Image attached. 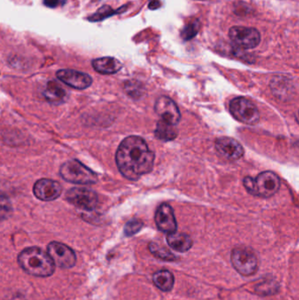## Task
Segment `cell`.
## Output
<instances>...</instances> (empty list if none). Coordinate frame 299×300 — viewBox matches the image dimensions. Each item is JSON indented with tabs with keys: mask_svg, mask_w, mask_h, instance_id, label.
<instances>
[{
	"mask_svg": "<svg viewBox=\"0 0 299 300\" xmlns=\"http://www.w3.org/2000/svg\"><path fill=\"white\" fill-rule=\"evenodd\" d=\"M154 153L141 137L132 135L120 143L116 153L119 172L129 180H138L154 168Z\"/></svg>",
	"mask_w": 299,
	"mask_h": 300,
	"instance_id": "cell-1",
	"label": "cell"
},
{
	"mask_svg": "<svg viewBox=\"0 0 299 300\" xmlns=\"http://www.w3.org/2000/svg\"><path fill=\"white\" fill-rule=\"evenodd\" d=\"M18 263L24 271L39 278L50 277L55 268L54 261L49 253L38 247L22 250L18 255Z\"/></svg>",
	"mask_w": 299,
	"mask_h": 300,
	"instance_id": "cell-2",
	"label": "cell"
},
{
	"mask_svg": "<svg viewBox=\"0 0 299 300\" xmlns=\"http://www.w3.org/2000/svg\"><path fill=\"white\" fill-rule=\"evenodd\" d=\"M243 183L250 194L261 198H269L275 195L281 185L280 178L272 171L262 172L256 178L247 177L243 180Z\"/></svg>",
	"mask_w": 299,
	"mask_h": 300,
	"instance_id": "cell-3",
	"label": "cell"
},
{
	"mask_svg": "<svg viewBox=\"0 0 299 300\" xmlns=\"http://www.w3.org/2000/svg\"><path fill=\"white\" fill-rule=\"evenodd\" d=\"M60 175L65 181L76 184H92L99 180L98 175L77 160H69L60 168Z\"/></svg>",
	"mask_w": 299,
	"mask_h": 300,
	"instance_id": "cell-4",
	"label": "cell"
},
{
	"mask_svg": "<svg viewBox=\"0 0 299 300\" xmlns=\"http://www.w3.org/2000/svg\"><path fill=\"white\" fill-rule=\"evenodd\" d=\"M231 262L240 275L249 277L258 269V259L253 250L247 247H237L232 251Z\"/></svg>",
	"mask_w": 299,
	"mask_h": 300,
	"instance_id": "cell-5",
	"label": "cell"
},
{
	"mask_svg": "<svg viewBox=\"0 0 299 300\" xmlns=\"http://www.w3.org/2000/svg\"><path fill=\"white\" fill-rule=\"evenodd\" d=\"M229 110L233 118L248 125H254L260 119V114L256 105L252 101L239 97L230 102Z\"/></svg>",
	"mask_w": 299,
	"mask_h": 300,
	"instance_id": "cell-6",
	"label": "cell"
},
{
	"mask_svg": "<svg viewBox=\"0 0 299 300\" xmlns=\"http://www.w3.org/2000/svg\"><path fill=\"white\" fill-rule=\"evenodd\" d=\"M231 41L243 50L254 49L261 42V34L257 29L246 27H233L229 30Z\"/></svg>",
	"mask_w": 299,
	"mask_h": 300,
	"instance_id": "cell-7",
	"label": "cell"
},
{
	"mask_svg": "<svg viewBox=\"0 0 299 300\" xmlns=\"http://www.w3.org/2000/svg\"><path fill=\"white\" fill-rule=\"evenodd\" d=\"M66 200L70 204L84 211H92L96 208L99 198L96 192L84 187H75L66 193Z\"/></svg>",
	"mask_w": 299,
	"mask_h": 300,
	"instance_id": "cell-8",
	"label": "cell"
},
{
	"mask_svg": "<svg viewBox=\"0 0 299 300\" xmlns=\"http://www.w3.org/2000/svg\"><path fill=\"white\" fill-rule=\"evenodd\" d=\"M48 253L55 266L60 268H72L77 263V256L72 249L58 241L50 242L48 246Z\"/></svg>",
	"mask_w": 299,
	"mask_h": 300,
	"instance_id": "cell-9",
	"label": "cell"
},
{
	"mask_svg": "<svg viewBox=\"0 0 299 300\" xmlns=\"http://www.w3.org/2000/svg\"><path fill=\"white\" fill-rule=\"evenodd\" d=\"M154 111L158 114L161 119L166 122L177 125L180 121L181 114L176 103L168 97L162 96L154 104Z\"/></svg>",
	"mask_w": 299,
	"mask_h": 300,
	"instance_id": "cell-10",
	"label": "cell"
},
{
	"mask_svg": "<svg viewBox=\"0 0 299 300\" xmlns=\"http://www.w3.org/2000/svg\"><path fill=\"white\" fill-rule=\"evenodd\" d=\"M154 220L160 231L168 234L177 232V219L172 207L167 203L160 205L154 214Z\"/></svg>",
	"mask_w": 299,
	"mask_h": 300,
	"instance_id": "cell-11",
	"label": "cell"
},
{
	"mask_svg": "<svg viewBox=\"0 0 299 300\" xmlns=\"http://www.w3.org/2000/svg\"><path fill=\"white\" fill-rule=\"evenodd\" d=\"M63 192V188L60 183L41 178L33 185V194L38 200L42 201H53L58 199Z\"/></svg>",
	"mask_w": 299,
	"mask_h": 300,
	"instance_id": "cell-12",
	"label": "cell"
},
{
	"mask_svg": "<svg viewBox=\"0 0 299 300\" xmlns=\"http://www.w3.org/2000/svg\"><path fill=\"white\" fill-rule=\"evenodd\" d=\"M56 77L65 84L77 90L87 89L92 83L90 75L74 69H60L56 72Z\"/></svg>",
	"mask_w": 299,
	"mask_h": 300,
	"instance_id": "cell-13",
	"label": "cell"
},
{
	"mask_svg": "<svg viewBox=\"0 0 299 300\" xmlns=\"http://www.w3.org/2000/svg\"><path fill=\"white\" fill-rule=\"evenodd\" d=\"M215 147L217 152L227 159H240L244 155L243 147L234 139L228 137L217 139Z\"/></svg>",
	"mask_w": 299,
	"mask_h": 300,
	"instance_id": "cell-14",
	"label": "cell"
},
{
	"mask_svg": "<svg viewBox=\"0 0 299 300\" xmlns=\"http://www.w3.org/2000/svg\"><path fill=\"white\" fill-rule=\"evenodd\" d=\"M91 64L97 72L103 75L116 74L122 68V64L118 59L110 56L94 59Z\"/></svg>",
	"mask_w": 299,
	"mask_h": 300,
	"instance_id": "cell-15",
	"label": "cell"
},
{
	"mask_svg": "<svg viewBox=\"0 0 299 300\" xmlns=\"http://www.w3.org/2000/svg\"><path fill=\"white\" fill-rule=\"evenodd\" d=\"M167 241L170 248L181 253H184L190 250L193 244V241L189 235L177 232L168 234Z\"/></svg>",
	"mask_w": 299,
	"mask_h": 300,
	"instance_id": "cell-16",
	"label": "cell"
},
{
	"mask_svg": "<svg viewBox=\"0 0 299 300\" xmlns=\"http://www.w3.org/2000/svg\"><path fill=\"white\" fill-rule=\"evenodd\" d=\"M43 96L50 103L61 104L64 103L67 98V92L60 86L57 83L50 81L48 83L46 89L43 91Z\"/></svg>",
	"mask_w": 299,
	"mask_h": 300,
	"instance_id": "cell-17",
	"label": "cell"
},
{
	"mask_svg": "<svg viewBox=\"0 0 299 300\" xmlns=\"http://www.w3.org/2000/svg\"><path fill=\"white\" fill-rule=\"evenodd\" d=\"M128 7H129V5H124L120 8L115 10L112 8L110 5H103L102 7H100V9L97 10L96 13L89 16L87 18V20L90 22H100L106 18L115 16L117 14L125 13L128 9Z\"/></svg>",
	"mask_w": 299,
	"mask_h": 300,
	"instance_id": "cell-18",
	"label": "cell"
},
{
	"mask_svg": "<svg viewBox=\"0 0 299 300\" xmlns=\"http://www.w3.org/2000/svg\"><path fill=\"white\" fill-rule=\"evenodd\" d=\"M177 129L175 125L164 121L163 119H160L156 128L154 130L155 137L163 141H170L175 140L177 137Z\"/></svg>",
	"mask_w": 299,
	"mask_h": 300,
	"instance_id": "cell-19",
	"label": "cell"
},
{
	"mask_svg": "<svg viewBox=\"0 0 299 300\" xmlns=\"http://www.w3.org/2000/svg\"><path fill=\"white\" fill-rule=\"evenodd\" d=\"M153 281L154 285L160 290L163 291H169L172 290L175 279L172 273L166 269H163L154 273Z\"/></svg>",
	"mask_w": 299,
	"mask_h": 300,
	"instance_id": "cell-20",
	"label": "cell"
},
{
	"mask_svg": "<svg viewBox=\"0 0 299 300\" xmlns=\"http://www.w3.org/2000/svg\"><path fill=\"white\" fill-rule=\"evenodd\" d=\"M150 252L153 255L157 257L159 259L163 260V261H168V262H172L176 260V255L172 254L169 250L165 248L164 246L158 244L156 242H151L150 244Z\"/></svg>",
	"mask_w": 299,
	"mask_h": 300,
	"instance_id": "cell-21",
	"label": "cell"
},
{
	"mask_svg": "<svg viewBox=\"0 0 299 300\" xmlns=\"http://www.w3.org/2000/svg\"><path fill=\"white\" fill-rule=\"evenodd\" d=\"M200 22L199 19H192L186 24L181 31V38L183 41L192 40L199 32Z\"/></svg>",
	"mask_w": 299,
	"mask_h": 300,
	"instance_id": "cell-22",
	"label": "cell"
},
{
	"mask_svg": "<svg viewBox=\"0 0 299 300\" xmlns=\"http://www.w3.org/2000/svg\"><path fill=\"white\" fill-rule=\"evenodd\" d=\"M143 227V223L140 219H132L127 222L124 228V233L127 236H132L141 230Z\"/></svg>",
	"mask_w": 299,
	"mask_h": 300,
	"instance_id": "cell-23",
	"label": "cell"
},
{
	"mask_svg": "<svg viewBox=\"0 0 299 300\" xmlns=\"http://www.w3.org/2000/svg\"><path fill=\"white\" fill-rule=\"evenodd\" d=\"M43 4L49 8L54 9L59 5H64V2L62 0H43Z\"/></svg>",
	"mask_w": 299,
	"mask_h": 300,
	"instance_id": "cell-24",
	"label": "cell"
},
{
	"mask_svg": "<svg viewBox=\"0 0 299 300\" xmlns=\"http://www.w3.org/2000/svg\"><path fill=\"white\" fill-rule=\"evenodd\" d=\"M161 6H162V3L159 0H150L149 5H148L149 9L152 10V11L159 9L161 8Z\"/></svg>",
	"mask_w": 299,
	"mask_h": 300,
	"instance_id": "cell-25",
	"label": "cell"
},
{
	"mask_svg": "<svg viewBox=\"0 0 299 300\" xmlns=\"http://www.w3.org/2000/svg\"><path fill=\"white\" fill-rule=\"evenodd\" d=\"M296 118H297V120H298V122L299 123V111L296 114Z\"/></svg>",
	"mask_w": 299,
	"mask_h": 300,
	"instance_id": "cell-26",
	"label": "cell"
}]
</instances>
